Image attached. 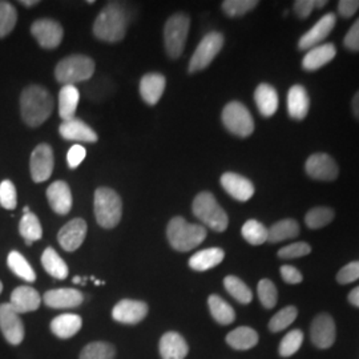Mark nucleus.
<instances>
[{
    "instance_id": "26",
    "label": "nucleus",
    "mask_w": 359,
    "mask_h": 359,
    "mask_svg": "<svg viewBox=\"0 0 359 359\" xmlns=\"http://www.w3.org/2000/svg\"><path fill=\"white\" fill-rule=\"evenodd\" d=\"M167 86V80L161 74H148L140 81L142 100L149 105L158 103Z\"/></svg>"
},
{
    "instance_id": "35",
    "label": "nucleus",
    "mask_w": 359,
    "mask_h": 359,
    "mask_svg": "<svg viewBox=\"0 0 359 359\" xmlns=\"http://www.w3.org/2000/svg\"><path fill=\"white\" fill-rule=\"evenodd\" d=\"M7 264L13 274L18 276L19 278L25 280L27 283H34L36 280V274L32 269V266L28 264L26 258L22 256L19 252H16V250L11 252L7 258Z\"/></svg>"
},
{
    "instance_id": "34",
    "label": "nucleus",
    "mask_w": 359,
    "mask_h": 359,
    "mask_svg": "<svg viewBox=\"0 0 359 359\" xmlns=\"http://www.w3.org/2000/svg\"><path fill=\"white\" fill-rule=\"evenodd\" d=\"M208 305H209V310L212 313V317L219 325H231V322H234L236 320L234 310L221 297L216 294L210 295L208 299Z\"/></svg>"
},
{
    "instance_id": "14",
    "label": "nucleus",
    "mask_w": 359,
    "mask_h": 359,
    "mask_svg": "<svg viewBox=\"0 0 359 359\" xmlns=\"http://www.w3.org/2000/svg\"><path fill=\"white\" fill-rule=\"evenodd\" d=\"M337 23V16L333 13H326L321 19L309 29L306 34L302 35V38L298 41V48L302 51L311 50L317 46H320L325 39L330 35Z\"/></svg>"
},
{
    "instance_id": "42",
    "label": "nucleus",
    "mask_w": 359,
    "mask_h": 359,
    "mask_svg": "<svg viewBox=\"0 0 359 359\" xmlns=\"http://www.w3.org/2000/svg\"><path fill=\"white\" fill-rule=\"evenodd\" d=\"M297 309L294 306H286L280 310L269 322V329L273 333L283 332L287 326H290L297 318Z\"/></svg>"
},
{
    "instance_id": "6",
    "label": "nucleus",
    "mask_w": 359,
    "mask_h": 359,
    "mask_svg": "<svg viewBox=\"0 0 359 359\" xmlns=\"http://www.w3.org/2000/svg\"><path fill=\"white\" fill-rule=\"evenodd\" d=\"M123 204L118 194L109 188H99L95 192V216L104 229H112L120 222Z\"/></svg>"
},
{
    "instance_id": "46",
    "label": "nucleus",
    "mask_w": 359,
    "mask_h": 359,
    "mask_svg": "<svg viewBox=\"0 0 359 359\" xmlns=\"http://www.w3.org/2000/svg\"><path fill=\"white\" fill-rule=\"evenodd\" d=\"M18 204V194L13 181L4 180L0 184V205L4 209H15Z\"/></svg>"
},
{
    "instance_id": "17",
    "label": "nucleus",
    "mask_w": 359,
    "mask_h": 359,
    "mask_svg": "<svg viewBox=\"0 0 359 359\" xmlns=\"http://www.w3.org/2000/svg\"><path fill=\"white\" fill-rule=\"evenodd\" d=\"M310 337L314 346L320 348H329L333 346L335 341V323L333 318L326 313L317 316L311 323Z\"/></svg>"
},
{
    "instance_id": "45",
    "label": "nucleus",
    "mask_w": 359,
    "mask_h": 359,
    "mask_svg": "<svg viewBox=\"0 0 359 359\" xmlns=\"http://www.w3.org/2000/svg\"><path fill=\"white\" fill-rule=\"evenodd\" d=\"M257 292H258V298L264 308L271 309L276 306L277 299H278L277 287L270 280H261L258 283Z\"/></svg>"
},
{
    "instance_id": "20",
    "label": "nucleus",
    "mask_w": 359,
    "mask_h": 359,
    "mask_svg": "<svg viewBox=\"0 0 359 359\" xmlns=\"http://www.w3.org/2000/svg\"><path fill=\"white\" fill-rule=\"evenodd\" d=\"M47 200L53 212L65 216L72 208V193L65 181H55L47 189Z\"/></svg>"
},
{
    "instance_id": "21",
    "label": "nucleus",
    "mask_w": 359,
    "mask_h": 359,
    "mask_svg": "<svg viewBox=\"0 0 359 359\" xmlns=\"http://www.w3.org/2000/svg\"><path fill=\"white\" fill-rule=\"evenodd\" d=\"M41 298L34 287L29 286H19L16 287L11 294L10 305L18 314L31 313L40 308Z\"/></svg>"
},
{
    "instance_id": "40",
    "label": "nucleus",
    "mask_w": 359,
    "mask_h": 359,
    "mask_svg": "<svg viewBox=\"0 0 359 359\" xmlns=\"http://www.w3.org/2000/svg\"><path fill=\"white\" fill-rule=\"evenodd\" d=\"M115 347L108 342H92L83 348L79 359H114Z\"/></svg>"
},
{
    "instance_id": "24",
    "label": "nucleus",
    "mask_w": 359,
    "mask_h": 359,
    "mask_svg": "<svg viewBox=\"0 0 359 359\" xmlns=\"http://www.w3.org/2000/svg\"><path fill=\"white\" fill-rule=\"evenodd\" d=\"M310 99L305 87L295 84L287 93V112L294 120H304L309 114Z\"/></svg>"
},
{
    "instance_id": "54",
    "label": "nucleus",
    "mask_w": 359,
    "mask_h": 359,
    "mask_svg": "<svg viewBox=\"0 0 359 359\" xmlns=\"http://www.w3.org/2000/svg\"><path fill=\"white\" fill-rule=\"evenodd\" d=\"M348 302L354 306L359 308V286L355 287L354 290H351V293L348 294Z\"/></svg>"
},
{
    "instance_id": "11",
    "label": "nucleus",
    "mask_w": 359,
    "mask_h": 359,
    "mask_svg": "<svg viewBox=\"0 0 359 359\" xmlns=\"http://www.w3.org/2000/svg\"><path fill=\"white\" fill-rule=\"evenodd\" d=\"M31 34L46 50L56 48L63 40V27L52 19H39L31 26Z\"/></svg>"
},
{
    "instance_id": "51",
    "label": "nucleus",
    "mask_w": 359,
    "mask_h": 359,
    "mask_svg": "<svg viewBox=\"0 0 359 359\" xmlns=\"http://www.w3.org/2000/svg\"><path fill=\"white\" fill-rule=\"evenodd\" d=\"M281 276H283V281L290 283V285L301 283L302 280H304L301 271L295 269L294 266H290V265H283V266H281Z\"/></svg>"
},
{
    "instance_id": "9",
    "label": "nucleus",
    "mask_w": 359,
    "mask_h": 359,
    "mask_svg": "<svg viewBox=\"0 0 359 359\" xmlns=\"http://www.w3.org/2000/svg\"><path fill=\"white\" fill-rule=\"evenodd\" d=\"M222 46H224L222 34L213 31L205 35L193 53L191 63H189V72L194 74L205 69L206 67L215 60V57L221 51Z\"/></svg>"
},
{
    "instance_id": "23",
    "label": "nucleus",
    "mask_w": 359,
    "mask_h": 359,
    "mask_svg": "<svg viewBox=\"0 0 359 359\" xmlns=\"http://www.w3.org/2000/svg\"><path fill=\"white\" fill-rule=\"evenodd\" d=\"M158 347L163 359H184L189 353L187 341L176 332L164 334L160 339Z\"/></svg>"
},
{
    "instance_id": "33",
    "label": "nucleus",
    "mask_w": 359,
    "mask_h": 359,
    "mask_svg": "<svg viewBox=\"0 0 359 359\" xmlns=\"http://www.w3.org/2000/svg\"><path fill=\"white\" fill-rule=\"evenodd\" d=\"M41 264L44 270L57 280H65L68 277V266L63 258L56 253L55 249L47 248L41 256Z\"/></svg>"
},
{
    "instance_id": "25",
    "label": "nucleus",
    "mask_w": 359,
    "mask_h": 359,
    "mask_svg": "<svg viewBox=\"0 0 359 359\" xmlns=\"http://www.w3.org/2000/svg\"><path fill=\"white\" fill-rule=\"evenodd\" d=\"M337 55V50L333 43L320 44L311 50H309L302 60V67L306 71H317L323 65L330 63Z\"/></svg>"
},
{
    "instance_id": "30",
    "label": "nucleus",
    "mask_w": 359,
    "mask_h": 359,
    "mask_svg": "<svg viewBox=\"0 0 359 359\" xmlns=\"http://www.w3.org/2000/svg\"><path fill=\"white\" fill-rule=\"evenodd\" d=\"M80 92L76 86H63L59 93V115L63 121L75 118Z\"/></svg>"
},
{
    "instance_id": "27",
    "label": "nucleus",
    "mask_w": 359,
    "mask_h": 359,
    "mask_svg": "<svg viewBox=\"0 0 359 359\" xmlns=\"http://www.w3.org/2000/svg\"><path fill=\"white\" fill-rule=\"evenodd\" d=\"M255 102L259 114L265 117H270L278 109V93L270 84L262 83L256 88Z\"/></svg>"
},
{
    "instance_id": "43",
    "label": "nucleus",
    "mask_w": 359,
    "mask_h": 359,
    "mask_svg": "<svg viewBox=\"0 0 359 359\" xmlns=\"http://www.w3.org/2000/svg\"><path fill=\"white\" fill-rule=\"evenodd\" d=\"M304 342V333L301 330H292L286 334L280 344V355L283 358L292 357Z\"/></svg>"
},
{
    "instance_id": "15",
    "label": "nucleus",
    "mask_w": 359,
    "mask_h": 359,
    "mask_svg": "<svg viewBox=\"0 0 359 359\" xmlns=\"http://www.w3.org/2000/svg\"><path fill=\"white\" fill-rule=\"evenodd\" d=\"M87 222L83 218H74L59 231L57 240L67 252H75L86 240Z\"/></svg>"
},
{
    "instance_id": "1",
    "label": "nucleus",
    "mask_w": 359,
    "mask_h": 359,
    "mask_svg": "<svg viewBox=\"0 0 359 359\" xmlns=\"http://www.w3.org/2000/svg\"><path fill=\"white\" fill-rule=\"evenodd\" d=\"M53 111V99L50 92L40 86H29L22 92L20 112L27 126L36 128Z\"/></svg>"
},
{
    "instance_id": "32",
    "label": "nucleus",
    "mask_w": 359,
    "mask_h": 359,
    "mask_svg": "<svg viewBox=\"0 0 359 359\" xmlns=\"http://www.w3.org/2000/svg\"><path fill=\"white\" fill-rule=\"evenodd\" d=\"M226 342L236 350H249L258 344V334L250 327L241 326L226 335Z\"/></svg>"
},
{
    "instance_id": "7",
    "label": "nucleus",
    "mask_w": 359,
    "mask_h": 359,
    "mask_svg": "<svg viewBox=\"0 0 359 359\" xmlns=\"http://www.w3.org/2000/svg\"><path fill=\"white\" fill-rule=\"evenodd\" d=\"M191 19L185 13L172 15L164 27V44L172 59H177L185 48Z\"/></svg>"
},
{
    "instance_id": "5",
    "label": "nucleus",
    "mask_w": 359,
    "mask_h": 359,
    "mask_svg": "<svg viewBox=\"0 0 359 359\" xmlns=\"http://www.w3.org/2000/svg\"><path fill=\"white\" fill-rule=\"evenodd\" d=\"M95 72V62L84 55H72L59 62L55 69V76L63 86H75L86 81Z\"/></svg>"
},
{
    "instance_id": "4",
    "label": "nucleus",
    "mask_w": 359,
    "mask_h": 359,
    "mask_svg": "<svg viewBox=\"0 0 359 359\" xmlns=\"http://www.w3.org/2000/svg\"><path fill=\"white\" fill-rule=\"evenodd\" d=\"M193 215L215 231H225L229 225L226 212L218 205L216 197L209 192L198 193L193 201Z\"/></svg>"
},
{
    "instance_id": "56",
    "label": "nucleus",
    "mask_w": 359,
    "mask_h": 359,
    "mask_svg": "<svg viewBox=\"0 0 359 359\" xmlns=\"http://www.w3.org/2000/svg\"><path fill=\"white\" fill-rule=\"evenodd\" d=\"M38 0H22L20 1V4H23V6H26V7H32V6H35V4H38Z\"/></svg>"
},
{
    "instance_id": "53",
    "label": "nucleus",
    "mask_w": 359,
    "mask_h": 359,
    "mask_svg": "<svg viewBox=\"0 0 359 359\" xmlns=\"http://www.w3.org/2000/svg\"><path fill=\"white\" fill-rule=\"evenodd\" d=\"M316 8L314 0H297L294 3V11L301 19L310 16L313 10Z\"/></svg>"
},
{
    "instance_id": "28",
    "label": "nucleus",
    "mask_w": 359,
    "mask_h": 359,
    "mask_svg": "<svg viewBox=\"0 0 359 359\" xmlns=\"http://www.w3.org/2000/svg\"><path fill=\"white\" fill-rule=\"evenodd\" d=\"M83 321L80 318V316L72 314V313H67L62 314L56 318H53L51 322V332L55 334L57 338H71L75 334L80 332Z\"/></svg>"
},
{
    "instance_id": "19",
    "label": "nucleus",
    "mask_w": 359,
    "mask_h": 359,
    "mask_svg": "<svg viewBox=\"0 0 359 359\" xmlns=\"http://www.w3.org/2000/svg\"><path fill=\"white\" fill-rule=\"evenodd\" d=\"M44 304L52 309L77 308L83 304L84 297L76 289H53L43 297Z\"/></svg>"
},
{
    "instance_id": "52",
    "label": "nucleus",
    "mask_w": 359,
    "mask_h": 359,
    "mask_svg": "<svg viewBox=\"0 0 359 359\" xmlns=\"http://www.w3.org/2000/svg\"><path fill=\"white\" fill-rule=\"evenodd\" d=\"M359 10V0H341L338 3V13L344 18H351Z\"/></svg>"
},
{
    "instance_id": "47",
    "label": "nucleus",
    "mask_w": 359,
    "mask_h": 359,
    "mask_svg": "<svg viewBox=\"0 0 359 359\" xmlns=\"http://www.w3.org/2000/svg\"><path fill=\"white\" fill-rule=\"evenodd\" d=\"M310 252H311V248L306 243H294V244L287 245L283 248L278 252V257L285 258V259H292V258L308 256L310 255Z\"/></svg>"
},
{
    "instance_id": "18",
    "label": "nucleus",
    "mask_w": 359,
    "mask_h": 359,
    "mask_svg": "<svg viewBox=\"0 0 359 359\" xmlns=\"http://www.w3.org/2000/svg\"><path fill=\"white\" fill-rule=\"evenodd\" d=\"M221 185L233 198L243 203L250 200L255 194L253 182L237 173H231V172L224 173L221 176Z\"/></svg>"
},
{
    "instance_id": "13",
    "label": "nucleus",
    "mask_w": 359,
    "mask_h": 359,
    "mask_svg": "<svg viewBox=\"0 0 359 359\" xmlns=\"http://www.w3.org/2000/svg\"><path fill=\"white\" fill-rule=\"evenodd\" d=\"M305 170L311 179L333 181L338 177L339 168L330 154H313L305 164Z\"/></svg>"
},
{
    "instance_id": "10",
    "label": "nucleus",
    "mask_w": 359,
    "mask_h": 359,
    "mask_svg": "<svg viewBox=\"0 0 359 359\" xmlns=\"http://www.w3.org/2000/svg\"><path fill=\"white\" fill-rule=\"evenodd\" d=\"M0 330L6 341L13 346L25 339V325L10 304L0 305Z\"/></svg>"
},
{
    "instance_id": "57",
    "label": "nucleus",
    "mask_w": 359,
    "mask_h": 359,
    "mask_svg": "<svg viewBox=\"0 0 359 359\" xmlns=\"http://www.w3.org/2000/svg\"><path fill=\"white\" fill-rule=\"evenodd\" d=\"M326 0H314V4H316V7L317 8H322V7H325L326 6Z\"/></svg>"
},
{
    "instance_id": "41",
    "label": "nucleus",
    "mask_w": 359,
    "mask_h": 359,
    "mask_svg": "<svg viewBox=\"0 0 359 359\" xmlns=\"http://www.w3.org/2000/svg\"><path fill=\"white\" fill-rule=\"evenodd\" d=\"M18 22L16 8L8 1H0V39L7 36Z\"/></svg>"
},
{
    "instance_id": "31",
    "label": "nucleus",
    "mask_w": 359,
    "mask_h": 359,
    "mask_svg": "<svg viewBox=\"0 0 359 359\" xmlns=\"http://www.w3.org/2000/svg\"><path fill=\"white\" fill-rule=\"evenodd\" d=\"M299 234V225L295 219L285 218L268 229V241L271 244H277L285 240L295 238Z\"/></svg>"
},
{
    "instance_id": "3",
    "label": "nucleus",
    "mask_w": 359,
    "mask_h": 359,
    "mask_svg": "<svg viewBox=\"0 0 359 359\" xmlns=\"http://www.w3.org/2000/svg\"><path fill=\"white\" fill-rule=\"evenodd\" d=\"M168 241L177 252H189L201 244L206 237V229L201 225L188 222L185 218H172L168 224Z\"/></svg>"
},
{
    "instance_id": "50",
    "label": "nucleus",
    "mask_w": 359,
    "mask_h": 359,
    "mask_svg": "<svg viewBox=\"0 0 359 359\" xmlns=\"http://www.w3.org/2000/svg\"><path fill=\"white\" fill-rule=\"evenodd\" d=\"M86 154H87V151H86L84 147H81V145H74V147L68 151V154H67L68 167L71 168V169H75V168L79 167V165L83 163V160L86 158Z\"/></svg>"
},
{
    "instance_id": "2",
    "label": "nucleus",
    "mask_w": 359,
    "mask_h": 359,
    "mask_svg": "<svg viewBox=\"0 0 359 359\" xmlns=\"http://www.w3.org/2000/svg\"><path fill=\"white\" fill-rule=\"evenodd\" d=\"M128 16L118 4H108L93 23L95 36L103 41L116 43L126 36Z\"/></svg>"
},
{
    "instance_id": "38",
    "label": "nucleus",
    "mask_w": 359,
    "mask_h": 359,
    "mask_svg": "<svg viewBox=\"0 0 359 359\" xmlns=\"http://www.w3.org/2000/svg\"><path fill=\"white\" fill-rule=\"evenodd\" d=\"M241 234L250 245H262L268 241V228L257 219L246 221Z\"/></svg>"
},
{
    "instance_id": "48",
    "label": "nucleus",
    "mask_w": 359,
    "mask_h": 359,
    "mask_svg": "<svg viewBox=\"0 0 359 359\" xmlns=\"http://www.w3.org/2000/svg\"><path fill=\"white\" fill-rule=\"evenodd\" d=\"M359 278V262H350L338 271L337 281L341 285L354 283Z\"/></svg>"
},
{
    "instance_id": "12",
    "label": "nucleus",
    "mask_w": 359,
    "mask_h": 359,
    "mask_svg": "<svg viewBox=\"0 0 359 359\" xmlns=\"http://www.w3.org/2000/svg\"><path fill=\"white\" fill-rule=\"evenodd\" d=\"M53 152L48 144H40L31 154L29 170L35 182H44L51 177L53 172Z\"/></svg>"
},
{
    "instance_id": "39",
    "label": "nucleus",
    "mask_w": 359,
    "mask_h": 359,
    "mask_svg": "<svg viewBox=\"0 0 359 359\" xmlns=\"http://www.w3.org/2000/svg\"><path fill=\"white\" fill-rule=\"evenodd\" d=\"M334 219V210L332 208L326 206H317L310 209L306 216L305 222L310 229H321L323 226L329 225Z\"/></svg>"
},
{
    "instance_id": "55",
    "label": "nucleus",
    "mask_w": 359,
    "mask_h": 359,
    "mask_svg": "<svg viewBox=\"0 0 359 359\" xmlns=\"http://www.w3.org/2000/svg\"><path fill=\"white\" fill-rule=\"evenodd\" d=\"M351 107H353V112H354V116L357 117L359 120V90L354 95V97H353V103H351Z\"/></svg>"
},
{
    "instance_id": "37",
    "label": "nucleus",
    "mask_w": 359,
    "mask_h": 359,
    "mask_svg": "<svg viewBox=\"0 0 359 359\" xmlns=\"http://www.w3.org/2000/svg\"><path fill=\"white\" fill-rule=\"evenodd\" d=\"M224 285H225L226 292H228L236 301H238L240 304L248 305V304L252 302V299H253L252 290H250V289L246 286V283H245L243 280H240L238 277H234V276L225 277Z\"/></svg>"
},
{
    "instance_id": "22",
    "label": "nucleus",
    "mask_w": 359,
    "mask_h": 359,
    "mask_svg": "<svg viewBox=\"0 0 359 359\" xmlns=\"http://www.w3.org/2000/svg\"><path fill=\"white\" fill-rule=\"evenodd\" d=\"M59 132L65 140L83 142H97V133L88 127L84 121H81L76 117L72 120L63 121V124L59 128Z\"/></svg>"
},
{
    "instance_id": "49",
    "label": "nucleus",
    "mask_w": 359,
    "mask_h": 359,
    "mask_svg": "<svg viewBox=\"0 0 359 359\" xmlns=\"http://www.w3.org/2000/svg\"><path fill=\"white\" fill-rule=\"evenodd\" d=\"M344 44L348 51H359V19L347 31Z\"/></svg>"
},
{
    "instance_id": "36",
    "label": "nucleus",
    "mask_w": 359,
    "mask_h": 359,
    "mask_svg": "<svg viewBox=\"0 0 359 359\" xmlns=\"http://www.w3.org/2000/svg\"><path fill=\"white\" fill-rule=\"evenodd\" d=\"M19 233L26 240V244L28 246H31L34 241L40 240L43 236V229L39 218L31 212L25 215L19 224Z\"/></svg>"
},
{
    "instance_id": "29",
    "label": "nucleus",
    "mask_w": 359,
    "mask_h": 359,
    "mask_svg": "<svg viewBox=\"0 0 359 359\" xmlns=\"http://www.w3.org/2000/svg\"><path fill=\"white\" fill-rule=\"evenodd\" d=\"M225 257V253L219 248H209L197 252L189 259V266L196 271H205L219 265Z\"/></svg>"
},
{
    "instance_id": "44",
    "label": "nucleus",
    "mask_w": 359,
    "mask_h": 359,
    "mask_svg": "<svg viewBox=\"0 0 359 359\" xmlns=\"http://www.w3.org/2000/svg\"><path fill=\"white\" fill-rule=\"evenodd\" d=\"M258 6L257 0H225L222 3V10L231 18L243 16L245 13H250Z\"/></svg>"
},
{
    "instance_id": "58",
    "label": "nucleus",
    "mask_w": 359,
    "mask_h": 359,
    "mask_svg": "<svg viewBox=\"0 0 359 359\" xmlns=\"http://www.w3.org/2000/svg\"><path fill=\"white\" fill-rule=\"evenodd\" d=\"M1 290H3V283L0 281V293H1Z\"/></svg>"
},
{
    "instance_id": "16",
    "label": "nucleus",
    "mask_w": 359,
    "mask_h": 359,
    "mask_svg": "<svg viewBox=\"0 0 359 359\" xmlns=\"http://www.w3.org/2000/svg\"><path fill=\"white\" fill-rule=\"evenodd\" d=\"M148 305L136 299H123L112 310V318L124 325H136L147 317Z\"/></svg>"
},
{
    "instance_id": "8",
    "label": "nucleus",
    "mask_w": 359,
    "mask_h": 359,
    "mask_svg": "<svg viewBox=\"0 0 359 359\" xmlns=\"http://www.w3.org/2000/svg\"><path fill=\"white\" fill-rule=\"evenodd\" d=\"M222 123L225 128L238 137H248L255 130V120L249 109L240 102H231L222 111Z\"/></svg>"
}]
</instances>
